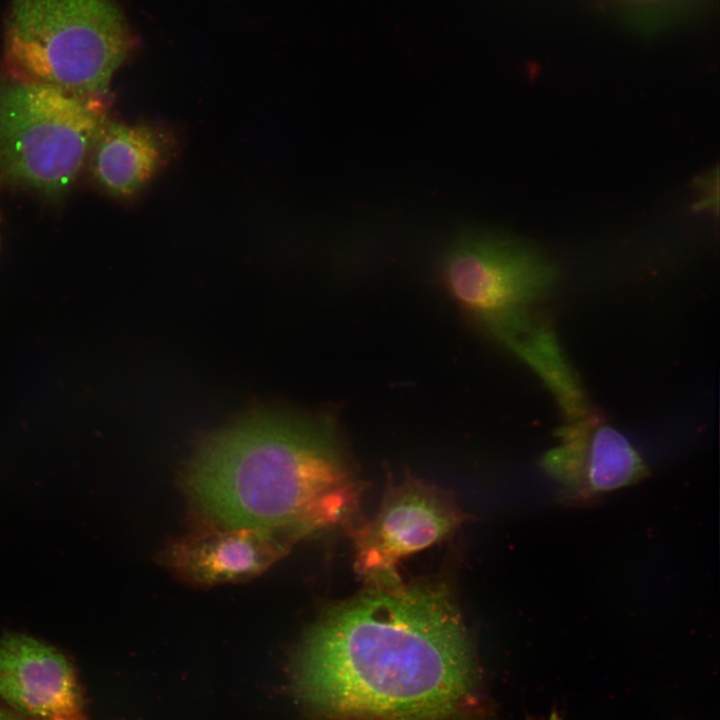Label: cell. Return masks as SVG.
Returning a JSON list of instances; mask_svg holds the SVG:
<instances>
[{
    "instance_id": "9c48e42d",
    "label": "cell",
    "mask_w": 720,
    "mask_h": 720,
    "mask_svg": "<svg viewBox=\"0 0 720 720\" xmlns=\"http://www.w3.org/2000/svg\"><path fill=\"white\" fill-rule=\"evenodd\" d=\"M294 543L273 530L207 528L170 544L162 552L161 562L193 584L239 582L263 573Z\"/></svg>"
},
{
    "instance_id": "8992f818",
    "label": "cell",
    "mask_w": 720,
    "mask_h": 720,
    "mask_svg": "<svg viewBox=\"0 0 720 720\" xmlns=\"http://www.w3.org/2000/svg\"><path fill=\"white\" fill-rule=\"evenodd\" d=\"M465 514L448 492L407 476L391 485L375 517L353 529L355 568L368 585H391L405 557L446 538Z\"/></svg>"
},
{
    "instance_id": "8fae6325",
    "label": "cell",
    "mask_w": 720,
    "mask_h": 720,
    "mask_svg": "<svg viewBox=\"0 0 720 720\" xmlns=\"http://www.w3.org/2000/svg\"><path fill=\"white\" fill-rule=\"evenodd\" d=\"M0 720H24L16 712L0 707Z\"/></svg>"
},
{
    "instance_id": "7a4b0ae2",
    "label": "cell",
    "mask_w": 720,
    "mask_h": 720,
    "mask_svg": "<svg viewBox=\"0 0 720 720\" xmlns=\"http://www.w3.org/2000/svg\"><path fill=\"white\" fill-rule=\"evenodd\" d=\"M333 411L264 408L203 439L184 471L194 511L221 529H267L294 542L348 523L362 486Z\"/></svg>"
},
{
    "instance_id": "277c9868",
    "label": "cell",
    "mask_w": 720,
    "mask_h": 720,
    "mask_svg": "<svg viewBox=\"0 0 720 720\" xmlns=\"http://www.w3.org/2000/svg\"><path fill=\"white\" fill-rule=\"evenodd\" d=\"M109 122L104 96L13 79L0 86V170L36 189L61 191Z\"/></svg>"
},
{
    "instance_id": "6da1fadb",
    "label": "cell",
    "mask_w": 720,
    "mask_h": 720,
    "mask_svg": "<svg viewBox=\"0 0 720 720\" xmlns=\"http://www.w3.org/2000/svg\"><path fill=\"white\" fill-rule=\"evenodd\" d=\"M296 689L335 720H426L471 696L476 667L447 587L368 585L328 609L303 641Z\"/></svg>"
},
{
    "instance_id": "5b68a950",
    "label": "cell",
    "mask_w": 720,
    "mask_h": 720,
    "mask_svg": "<svg viewBox=\"0 0 720 720\" xmlns=\"http://www.w3.org/2000/svg\"><path fill=\"white\" fill-rule=\"evenodd\" d=\"M555 265L535 249L494 233L465 231L448 248L441 279L480 328L505 347L540 322L536 307L550 294Z\"/></svg>"
},
{
    "instance_id": "3957f363",
    "label": "cell",
    "mask_w": 720,
    "mask_h": 720,
    "mask_svg": "<svg viewBox=\"0 0 720 720\" xmlns=\"http://www.w3.org/2000/svg\"><path fill=\"white\" fill-rule=\"evenodd\" d=\"M134 38L114 0H11L4 58L13 79L105 96Z\"/></svg>"
},
{
    "instance_id": "ba28073f",
    "label": "cell",
    "mask_w": 720,
    "mask_h": 720,
    "mask_svg": "<svg viewBox=\"0 0 720 720\" xmlns=\"http://www.w3.org/2000/svg\"><path fill=\"white\" fill-rule=\"evenodd\" d=\"M0 698L31 720H82L73 666L56 648L26 634L0 639Z\"/></svg>"
},
{
    "instance_id": "30bf717a",
    "label": "cell",
    "mask_w": 720,
    "mask_h": 720,
    "mask_svg": "<svg viewBox=\"0 0 720 720\" xmlns=\"http://www.w3.org/2000/svg\"><path fill=\"white\" fill-rule=\"evenodd\" d=\"M173 146L159 127L109 122L91 151L93 175L110 194L130 197L167 164Z\"/></svg>"
},
{
    "instance_id": "7c38bea8",
    "label": "cell",
    "mask_w": 720,
    "mask_h": 720,
    "mask_svg": "<svg viewBox=\"0 0 720 720\" xmlns=\"http://www.w3.org/2000/svg\"><path fill=\"white\" fill-rule=\"evenodd\" d=\"M547 720H560V718H559V715L557 714V712L553 711Z\"/></svg>"
},
{
    "instance_id": "52a82bcc",
    "label": "cell",
    "mask_w": 720,
    "mask_h": 720,
    "mask_svg": "<svg viewBox=\"0 0 720 720\" xmlns=\"http://www.w3.org/2000/svg\"><path fill=\"white\" fill-rule=\"evenodd\" d=\"M557 443L541 460L564 498L584 502L647 477L646 463L629 440L604 418L560 425Z\"/></svg>"
}]
</instances>
